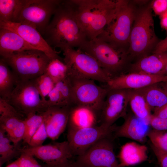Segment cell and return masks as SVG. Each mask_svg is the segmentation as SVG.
<instances>
[{
    "mask_svg": "<svg viewBox=\"0 0 167 167\" xmlns=\"http://www.w3.org/2000/svg\"><path fill=\"white\" fill-rule=\"evenodd\" d=\"M43 35L54 49L80 48L88 40L78 22L71 0H62Z\"/></svg>",
    "mask_w": 167,
    "mask_h": 167,
    "instance_id": "obj_1",
    "label": "cell"
},
{
    "mask_svg": "<svg viewBox=\"0 0 167 167\" xmlns=\"http://www.w3.org/2000/svg\"><path fill=\"white\" fill-rule=\"evenodd\" d=\"M78 22L88 40L97 37L115 17L121 0H71Z\"/></svg>",
    "mask_w": 167,
    "mask_h": 167,
    "instance_id": "obj_2",
    "label": "cell"
},
{
    "mask_svg": "<svg viewBox=\"0 0 167 167\" xmlns=\"http://www.w3.org/2000/svg\"><path fill=\"white\" fill-rule=\"evenodd\" d=\"M152 10L150 3L137 11L128 42L129 56L140 58L146 55L158 42Z\"/></svg>",
    "mask_w": 167,
    "mask_h": 167,
    "instance_id": "obj_3",
    "label": "cell"
},
{
    "mask_svg": "<svg viewBox=\"0 0 167 167\" xmlns=\"http://www.w3.org/2000/svg\"><path fill=\"white\" fill-rule=\"evenodd\" d=\"M78 48L93 57L111 79L123 74L129 56L125 49L118 48L97 38L87 41Z\"/></svg>",
    "mask_w": 167,
    "mask_h": 167,
    "instance_id": "obj_4",
    "label": "cell"
},
{
    "mask_svg": "<svg viewBox=\"0 0 167 167\" xmlns=\"http://www.w3.org/2000/svg\"><path fill=\"white\" fill-rule=\"evenodd\" d=\"M11 68L17 81L33 80L45 72L51 60L44 52L31 49L2 56Z\"/></svg>",
    "mask_w": 167,
    "mask_h": 167,
    "instance_id": "obj_5",
    "label": "cell"
},
{
    "mask_svg": "<svg viewBox=\"0 0 167 167\" xmlns=\"http://www.w3.org/2000/svg\"><path fill=\"white\" fill-rule=\"evenodd\" d=\"M61 0H19L14 22L31 26L42 36Z\"/></svg>",
    "mask_w": 167,
    "mask_h": 167,
    "instance_id": "obj_6",
    "label": "cell"
},
{
    "mask_svg": "<svg viewBox=\"0 0 167 167\" xmlns=\"http://www.w3.org/2000/svg\"><path fill=\"white\" fill-rule=\"evenodd\" d=\"M137 11L129 1L121 0L115 17L96 38L118 48L125 49L128 44Z\"/></svg>",
    "mask_w": 167,
    "mask_h": 167,
    "instance_id": "obj_7",
    "label": "cell"
},
{
    "mask_svg": "<svg viewBox=\"0 0 167 167\" xmlns=\"http://www.w3.org/2000/svg\"><path fill=\"white\" fill-rule=\"evenodd\" d=\"M62 50L68 73L105 84L111 79L96 61L80 49L66 48Z\"/></svg>",
    "mask_w": 167,
    "mask_h": 167,
    "instance_id": "obj_8",
    "label": "cell"
},
{
    "mask_svg": "<svg viewBox=\"0 0 167 167\" xmlns=\"http://www.w3.org/2000/svg\"><path fill=\"white\" fill-rule=\"evenodd\" d=\"M6 100L26 118L45 111L48 107L46 100H42L35 79L17 81L12 92Z\"/></svg>",
    "mask_w": 167,
    "mask_h": 167,
    "instance_id": "obj_9",
    "label": "cell"
},
{
    "mask_svg": "<svg viewBox=\"0 0 167 167\" xmlns=\"http://www.w3.org/2000/svg\"><path fill=\"white\" fill-rule=\"evenodd\" d=\"M73 90L74 104L90 108L100 113L108 90L94 80L68 73Z\"/></svg>",
    "mask_w": 167,
    "mask_h": 167,
    "instance_id": "obj_10",
    "label": "cell"
},
{
    "mask_svg": "<svg viewBox=\"0 0 167 167\" xmlns=\"http://www.w3.org/2000/svg\"><path fill=\"white\" fill-rule=\"evenodd\" d=\"M117 126L110 127L102 125L77 130H68L67 142L74 156L84 153L99 140L109 137L114 132Z\"/></svg>",
    "mask_w": 167,
    "mask_h": 167,
    "instance_id": "obj_11",
    "label": "cell"
},
{
    "mask_svg": "<svg viewBox=\"0 0 167 167\" xmlns=\"http://www.w3.org/2000/svg\"><path fill=\"white\" fill-rule=\"evenodd\" d=\"M75 161L79 167H121L109 136L99 140L83 154L77 156Z\"/></svg>",
    "mask_w": 167,
    "mask_h": 167,
    "instance_id": "obj_12",
    "label": "cell"
},
{
    "mask_svg": "<svg viewBox=\"0 0 167 167\" xmlns=\"http://www.w3.org/2000/svg\"><path fill=\"white\" fill-rule=\"evenodd\" d=\"M131 92L128 89L108 90L100 112V125L111 126L118 119L126 115Z\"/></svg>",
    "mask_w": 167,
    "mask_h": 167,
    "instance_id": "obj_13",
    "label": "cell"
},
{
    "mask_svg": "<svg viewBox=\"0 0 167 167\" xmlns=\"http://www.w3.org/2000/svg\"><path fill=\"white\" fill-rule=\"evenodd\" d=\"M167 81L165 75H150L140 73L122 74L111 79L104 87L108 90L114 89L137 90L150 85Z\"/></svg>",
    "mask_w": 167,
    "mask_h": 167,
    "instance_id": "obj_14",
    "label": "cell"
},
{
    "mask_svg": "<svg viewBox=\"0 0 167 167\" xmlns=\"http://www.w3.org/2000/svg\"><path fill=\"white\" fill-rule=\"evenodd\" d=\"M0 28L17 33L30 45L44 52L51 60L57 58L62 60V59L58 55V52L48 44L36 28L19 23L1 21Z\"/></svg>",
    "mask_w": 167,
    "mask_h": 167,
    "instance_id": "obj_15",
    "label": "cell"
},
{
    "mask_svg": "<svg viewBox=\"0 0 167 167\" xmlns=\"http://www.w3.org/2000/svg\"><path fill=\"white\" fill-rule=\"evenodd\" d=\"M48 165H53L71 159L74 156L67 141L55 142L37 147L22 149Z\"/></svg>",
    "mask_w": 167,
    "mask_h": 167,
    "instance_id": "obj_16",
    "label": "cell"
},
{
    "mask_svg": "<svg viewBox=\"0 0 167 167\" xmlns=\"http://www.w3.org/2000/svg\"><path fill=\"white\" fill-rule=\"evenodd\" d=\"M70 107L51 106L43 111L44 122L48 138L55 140L64 131L67 126Z\"/></svg>",
    "mask_w": 167,
    "mask_h": 167,
    "instance_id": "obj_17",
    "label": "cell"
},
{
    "mask_svg": "<svg viewBox=\"0 0 167 167\" xmlns=\"http://www.w3.org/2000/svg\"><path fill=\"white\" fill-rule=\"evenodd\" d=\"M123 124L117 126L113 133L115 138L125 137L143 143L151 130L149 122L139 119L135 115H126Z\"/></svg>",
    "mask_w": 167,
    "mask_h": 167,
    "instance_id": "obj_18",
    "label": "cell"
},
{
    "mask_svg": "<svg viewBox=\"0 0 167 167\" xmlns=\"http://www.w3.org/2000/svg\"><path fill=\"white\" fill-rule=\"evenodd\" d=\"M100 113L86 106L74 104L70 108L68 130H77L94 126L99 123Z\"/></svg>",
    "mask_w": 167,
    "mask_h": 167,
    "instance_id": "obj_19",
    "label": "cell"
},
{
    "mask_svg": "<svg viewBox=\"0 0 167 167\" xmlns=\"http://www.w3.org/2000/svg\"><path fill=\"white\" fill-rule=\"evenodd\" d=\"M167 52L153 53L142 57L131 66L130 72L150 75H165Z\"/></svg>",
    "mask_w": 167,
    "mask_h": 167,
    "instance_id": "obj_20",
    "label": "cell"
},
{
    "mask_svg": "<svg viewBox=\"0 0 167 167\" xmlns=\"http://www.w3.org/2000/svg\"><path fill=\"white\" fill-rule=\"evenodd\" d=\"M34 49H37L17 33L8 29L0 28V54L1 57L15 53Z\"/></svg>",
    "mask_w": 167,
    "mask_h": 167,
    "instance_id": "obj_21",
    "label": "cell"
},
{
    "mask_svg": "<svg viewBox=\"0 0 167 167\" xmlns=\"http://www.w3.org/2000/svg\"><path fill=\"white\" fill-rule=\"evenodd\" d=\"M147 147L132 142L122 146L118 155L121 167L137 165L148 160Z\"/></svg>",
    "mask_w": 167,
    "mask_h": 167,
    "instance_id": "obj_22",
    "label": "cell"
},
{
    "mask_svg": "<svg viewBox=\"0 0 167 167\" xmlns=\"http://www.w3.org/2000/svg\"><path fill=\"white\" fill-rule=\"evenodd\" d=\"M136 90L143 96L151 111L154 112L167 104V93L157 84Z\"/></svg>",
    "mask_w": 167,
    "mask_h": 167,
    "instance_id": "obj_23",
    "label": "cell"
},
{
    "mask_svg": "<svg viewBox=\"0 0 167 167\" xmlns=\"http://www.w3.org/2000/svg\"><path fill=\"white\" fill-rule=\"evenodd\" d=\"M17 80L12 71L2 58L0 60V97L6 100L14 89Z\"/></svg>",
    "mask_w": 167,
    "mask_h": 167,
    "instance_id": "obj_24",
    "label": "cell"
},
{
    "mask_svg": "<svg viewBox=\"0 0 167 167\" xmlns=\"http://www.w3.org/2000/svg\"><path fill=\"white\" fill-rule=\"evenodd\" d=\"M129 104L134 115L149 122L151 110L143 96L137 90H131Z\"/></svg>",
    "mask_w": 167,
    "mask_h": 167,
    "instance_id": "obj_25",
    "label": "cell"
},
{
    "mask_svg": "<svg viewBox=\"0 0 167 167\" xmlns=\"http://www.w3.org/2000/svg\"><path fill=\"white\" fill-rule=\"evenodd\" d=\"M11 140L6 132L0 128V167L22 152L18 145L11 143Z\"/></svg>",
    "mask_w": 167,
    "mask_h": 167,
    "instance_id": "obj_26",
    "label": "cell"
},
{
    "mask_svg": "<svg viewBox=\"0 0 167 167\" xmlns=\"http://www.w3.org/2000/svg\"><path fill=\"white\" fill-rule=\"evenodd\" d=\"M45 72L51 77L55 84L67 76L68 68L66 65L61 60L55 59L50 61Z\"/></svg>",
    "mask_w": 167,
    "mask_h": 167,
    "instance_id": "obj_27",
    "label": "cell"
},
{
    "mask_svg": "<svg viewBox=\"0 0 167 167\" xmlns=\"http://www.w3.org/2000/svg\"><path fill=\"white\" fill-rule=\"evenodd\" d=\"M24 120L25 132L23 140L28 144L32 137L44 121L43 112L31 115Z\"/></svg>",
    "mask_w": 167,
    "mask_h": 167,
    "instance_id": "obj_28",
    "label": "cell"
},
{
    "mask_svg": "<svg viewBox=\"0 0 167 167\" xmlns=\"http://www.w3.org/2000/svg\"><path fill=\"white\" fill-rule=\"evenodd\" d=\"M19 0H0V21L14 22Z\"/></svg>",
    "mask_w": 167,
    "mask_h": 167,
    "instance_id": "obj_29",
    "label": "cell"
},
{
    "mask_svg": "<svg viewBox=\"0 0 167 167\" xmlns=\"http://www.w3.org/2000/svg\"><path fill=\"white\" fill-rule=\"evenodd\" d=\"M55 86L61 94L64 105L71 106L74 105L72 87L68 74L65 78L56 83Z\"/></svg>",
    "mask_w": 167,
    "mask_h": 167,
    "instance_id": "obj_30",
    "label": "cell"
},
{
    "mask_svg": "<svg viewBox=\"0 0 167 167\" xmlns=\"http://www.w3.org/2000/svg\"><path fill=\"white\" fill-rule=\"evenodd\" d=\"M35 81L42 100L45 101L46 97L54 87V82L45 72L35 79Z\"/></svg>",
    "mask_w": 167,
    "mask_h": 167,
    "instance_id": "obj_31",
    "label": "cell"
},
{
    "mask_svg": "<svg viewBox=\"0 0 167 167\" xmlns=\"http://www.w3.org/2000/svg\"><path fill=\"white\" fill-rule=\"evenodd\" d=\"M148 137L151 143L161 150L167 152V131L151 130Z\"/></svg>",
    "mask_w": 167,
    "mask_h": 167,
    "instance_id": "obj_32",
    "label": "cell"
},
{
    "mask_svg": "<svg viewBox=\"0 0 167 167\" xmlns=\"http://www.w3.org/2000/svg\"><path fill=\"white\" fill-rule=\"evenodd\" d=\"M12 117L22 118L23 115L6 100L0 97V118Z\"/></svg>",
    "mask_w": 167,
    "mask_h": 167,
    "instance_id": "obj_33",
    "label": "cell"
},
{
    "mask_svg": "<svg viewBox=\"0 0 167 167\" xmlns=\"http://www.w3.org/2000/svg\"><path fill=\"white\" fill-rule=\"evenodd\" d=\"M47 137V133L44 121L32 137L28 145L32 147L41 146Z\"/></svg>",
    "mask_w": 167,
    "mask_h": 167,
    "instance_id": "obj_34",
    "label": "cell"
},
{
    "mask_svg": "<svg viewBox=\"0 0 167 167\" xmlns=\"http://www.w3.org/2000/svg\"><path fill=\"white\" fill-rule=\"evenodd\" d=\"M24 119L14 129L7 134L11 142L15 145H18L24 136L25 128Z\"/></svg>",
    "mask_w": 167,
    "mask_h": 167,
    "instance_id": "obj_35",
    "label": "cell"
},
{
    "mask_svg": "<svg viewBox=\"0 0 167 167\" xmlns=\"http://www.w3.org/2000/svg\"><path fill=\"white\" fill-rule=\"evenodd\" d=\"M24 119L15 117L0 118V128L8 134L18 126Z\"/></svg>",
    "mask_w": 167,
    "mask_h": 167,
    "instance_id": "obj_36",
    "label": "cell"
},
{
    "mask_svg": "<svg viewBox=\"0 0 167 167\" xmlns=\"http://www.w3.org/2000/svg\"><path fill=\"white\" fill-rule=\"evenodd\" d=\"M47 96L49 98L46 100V103L48 108L55 106H65L61 94L55 85Z\"/></svg>",
    "mask_w": 167,
    "mask_h": 167,
    "instance_id": "obj_37",
    "label": "cell"
},
{
    "mask_svg": "<svg viewBox=\"0 0 167 167\" xmlns=\"http://www.w3.org/2000/svg\"><path fill=\"white\" fill-rule=\"evenodd\" d=\"M18 159L19 167H43L28 153L22 152Z\"/></svg>",
    "mask_w": 167,
    "mask_h": 167,
    "instance_id": "obj_38",
    "label": "cell"
},
{
    "mask_svg": "<svg viewBox=\"0 0 167 167\" xmlns=\"http://www.w3.org/2000/svg\"><path fill=\"white\" fill-rule=\"evenodd\" d=\"M149 123L153 129L158 131H167V118H162L152 115Z\"/></svg>",
    "mask_w": 167,
    "mask_h": 167,
    "instance_id": "obj_39",
    "label": "cell"
},
{
    "mask_svg": "<svg viewBox=\"0 0 167 167\" xmlns=\"http://www.w3.org/2000/svg\"><path fill=\"white\" fill-rule=\"evenodd\" d=\"M150 145L157 160L159 167H167V152L160 150L151 143Z\"/></svg>",
    "mask_w": 167,
    "mask_h": 167,
    "instance_id": "obj_40",
    "label": "cell"
},
{
    "mask_svg": "<svg viewBox=\"0 0 167 167\" xmlns=\"http://www.w3.org/2000/svg\"><path fill=\"white\" fill-rule=\"evenodd\" d=\"M152 9L155 14L160 16L167 11V0H155L151 3Z\"/></svg>",
    "mask_w": 167,
    "mask_h": 167,
    "instance_id": "obj_41",
    "label": "cell"
},
{
    "mask_svg": "<svg viewBox=\"0 0 167 167\" xmlns=\"http://www.w3.org/2000/svg\"><path fill=\"white\" fill-rule=\"evenodd\" d=\"M43 167H79L76 164L75 161L71 159L64 162L53 165H48L45 164Z\"/></svg>",
    "mask_w": 167,
    "mask_h": 167,
    "instance_id": "obj_42",
    "label": "cell"
},
{
    "mask_svg": "<svg viewBox=\"0 0 167 167\" xmlns=\"http://www.w3.org/2000/svg\"><path fill=\"white\" fill-rule=\"evenodd\" d=\"M167 52V36L164 39L159 41L155 46L153 53Z\"/></svg>",
    "mask_w": 167,
    "mask_h": 167,
    "instance_id": "obj_43",
    "label": "cell"
},
{
    "mask_svg": "<svg viewBox=\"0 0 167 167\" xmlns=\"http://www.w3.org/2000/svg\"><path fill=\"white\" fill-rule=\"evenodd\" d=\"M155 116L162 118H167V104L154 112Z\"/></svg>",
    "mask_w": 167,
    "mask_h": 167,
    "instance_id": "obj_44",
    "label": "cell"
},
{
    "mask_svg": "<svg viewBox=\"0 0 167 167\" xmlns=\"http://www.w3.org/2000/svg\"><path fill=\"white\" fill-rule=\"evenodd\" d=\"M160 17L161 27L167 31V11Z\"/></svg>",
    "mask_w": 167,
    "mask_h": 167,
    "instance_id": "obj_45",
    "label": "cell"
},
{
    "mask_svg": "<svg viewBox=\"0 0 167 167\" xmlns=\"http://www.w3.org/2000/svg\"><path fill=\"white\" fill-rule=\"evenodd\" d=\"M6 167H19V159L9 164Z\"/></svg>",
    "mask_w": 167,
    "mask_h": 167,
    "instance_id": "obj_46",
    "label": "cell"
},
{
    "mask_svg": "<svg viewBox=\"0 0 167 167\" xmlns=\"http://www.w3.org/2000/svg\"><path fill=\"white\" fill-rule=\"evenodd\" d=\"M162 84V86L163 89L166 91L167 93V81L164 82Z\"/></svg>",
    "mask_w": 167,
    "mask_h": 167,
    "instance_id": "obj_47",
    "label": "cell"
},
{
    "mask_svg": "<svg viewBox=\"0 0 167 167\" xmlns=\"http://www.w3.org/2000/svg\"><path fill=\"white\" fill-rule=\"evenodd\" d=\"M165 75L167 76V64H166L165 70Z\"/></svg>",
    "mask_w": 167,
    "mask_h": 167,
    "instance_id": "obj_48",
    "label": "cell"
},
{
    "mask_svg": "<svg viewBox=\"0 0 167 167\" xmlns=\"http://www.w3.org/2000/svg\"><path fill=\"white\" fill-rule=\"evenodd\" d=\"M154 167H159V166H155Z\"/></svg>",
    "mask_w": 167,
    "mask_h": 167,
    "instance_id": "obj_49",
    "label": "cell"
},
{
    "mask_svg": "<svg viewBox=\"0 0 167 167\" xmlns=\"http://www.w3.org/2000/svg\"></svg>",
    "mask_w": 167,
    "mask_h": 167,
    "instance_id": "obj_50",
    "label": "cell"
}]
</instances>
